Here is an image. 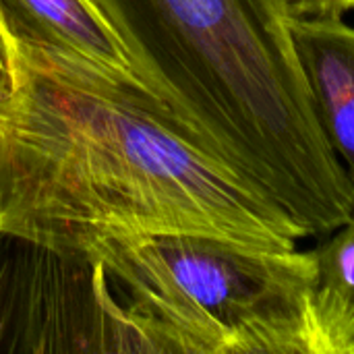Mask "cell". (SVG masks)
<instances>
[{
	"label": "cell",
	"instance_id": "obj_1",
	"mask_svg": "<svg viewBox=\"0 0 354 354\" xmlns=\"http://www.w3.org/2000/svg\"><path fill=\"white\" fill-rule=\"evenodd\" d=\"M8 66L0 236L66 261L120 236L199 234L276 251L305 239L183 124L39 73L10 52Z\"/></svg>",
	"mask_w": 354,
	"mask_h": 354
},
{
	"label": "cell",
	"instance_id": "obj_2",
	"mask_svg": "<svg viewBox=\"0 0 354 354\" xmlns=\"http://www.w3.org/2000/svg\"><path fill=\"white\" fill-rule=\"evenodd\" d=\"M145 85L307 234L338 230L354 180L330 147L286 0H89Z\"/></svg>",
	"mask_w": 354,
	"mask_h": 354
},
{
	"label": "cell",
	"instance_id": "obj_3",
	"mask_svg": "<svg viewBox=\"0 0 354 354\" xmlns=\"http://www.w3.org/2000/svg\"><path fill=\"white\" fill-rule=\"evenodd\" d=\"M77 263L135 351L183 354H317L315 251H276L199 234L104 239Z\"/></svg>",
	"mask_w": 354,
	"mask_h": 354
},
{
	"label": "cell",
	"instance_id": "obj_4",
	"mask_svg": "<svg viewBox=\"0 0 354 354\" xmlns=\"http://www.w3.org/2000/svg\"><path fill=\"white\" fill-rule=\"evenodd\" d=\"M0 37L27 66L183 124L89 0H0Z\"/></svg>",
	"mask_w": 354,
	"mask_h": 354
},
{
	"label": "cell",
	"instance_id": "obj_5",
	"mask_svg": "<svg viewBox=\"0 0 354 354\" xmlns=\"http://www.w3.org/2000/svg\"><path fill=\"white\" fill-rule=\"evenodd\" d=\"M290 35L319 127L354 180V27L342 17H290Z\"/></svg>",
	"mask_w": 354,
	"mask_h": 354
},
{
	"label": "cell",
	"instance_id": "obj_6",
	"mask_svg": "<svg viewBox=\"0 0 354 354\" xmlns=\"http://www.w3.org/2000/svg\"><path fill=\"white\" fill-rule=\"evenodd\" d=\"M313 299L317 354H351L354 348V205L338 232L315 249Z\"/></svg>",
	"mask_w": 354,
	"mask_h": 354
},
{
	"label": "cell",
	"instance_id": "obj_7",
	"mask_svg": "<svg viewBox=\"0 0 354 354\" xmlns=\"http://www.w3.org/2000/svg\"><path fill=\"white\" fill-rule=\"evenodd\" d=\"M292 15L301 17H344L354 10V0H286Z\"/></svg>",
	"mask_w": 354,
	"mask_h": 354
},
{
	"label": "cell",
	"instance_id": "obj_8",
	"mask_svg": "<svg viewBox=\"0 0 354 354\" xmlns=\"http://www.w3.org/2000/svg\"><path fill=\"white\" fill-rule=\"evenodd\" d=\"M351 354H354V348H353V353H351Z\"/></svg>",
	"mask_w": 354,
	"mask_h": 354
}]
</instances>
